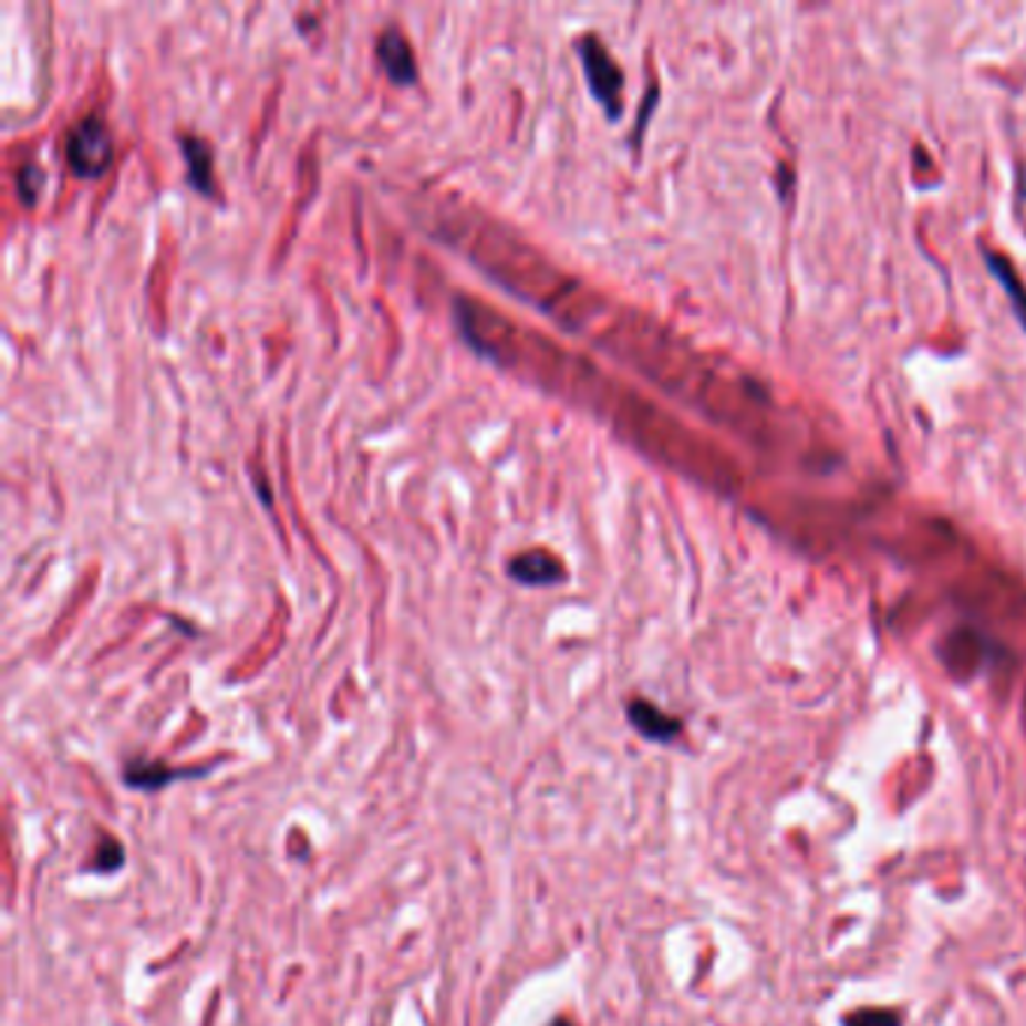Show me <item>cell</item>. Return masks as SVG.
Masks as SVG:
<instances>
[{
  "label": "cell",
  "mask_w": 1026,
  "mask_h": 1026,
  "mask_svg": "<svg viewBox=\"0 0 1026 1026\" xmlns=\"http://www.w3.org/2000/svg\"><path fill=\"white\" fill-rule=\"evenodd\" d=\"M576 52L581 58L584 75H588V85L593 96L599 100V106L609 112V118H621L623 103V73L621 66L614 64V58L609 49L599 43L597 37H581L576 43Z\"/></svg>",
  "instance_id": "6da1fadb"
},
{
  "label": "cell",
  "mask_w": 1026,
  "mask_h": 1026,
  "mask_svg": "<svg viewBox=\"0 0 1026 1026\" xmlns=\"http://www.w3.org/2000/svg\"><path fill=\"white\" fill-rule=\"evenodd\" d=\"M112 136L103 121L91 115V118L79 121L70 136H66V163L75 178H96L108 169L112 163Z\"/></svg>",
  "instance_id": "7a4b0ae2"
},
{
  "label": "cell",
  "mask_w": 1026,
  "mask_h": 1026,
  "mask_svg": "<svg viewBox=\"0 0 1026 1026\" xmlns=\"http://www.w3.org/2000/svg\"><path fill=\"white\" fill-rule=\"evenodd\" d=\"M208 770H215V761H208L203 768H169L166 761L154 759H129L124 765V786L133 791H160L172 786L175 780H196L205 777Z\"/></svg>",
  "instance_id": "3957f363"
},
{
  "label": "cell",
  "mask_w": 1026,
  "mask_h": 1026,
  "mask_svg": "<svg viewBox=\"0 0 1026 1026\" xmlns=\"http://www.w3.org/2000/svg\"><path fill=\"white\" fill-rule=\"evenodd\" d=\"M376 54L383 64L388 82L397 87H406L416 82V54L406 43V37L397 28H385L376 40Z\"/></svg>",
  "instance_id": "277c9868"
},
{
  "label": "cell",
  "mask_w": 1026,
  "mask_h": 1026,
  "mask_svg": "<svg viewBox=\"0 0 1026 1026\" xmlns=\"http://www.w3.org/2000/svg\"><path fill=\"white\" fill-rule=\"evenodd\" d=\"M506 572L512 576V581L527 584V588H551V584H560L567 576L563 563L546 551H525V555L512 557Z\"/></svg>",
  "instance_id": "5b68a950"
},
{
  "label": "cell",
  "mask_w": 1026,
  "mask_h": 1026,
  "mask_svg": "<svg viewBox=\"0 0 1026 1026\" xmlns=\"http://www.w3.org/2000/svg\"><path fill=\"white\" fill-rule=\"evenodd\" d=\"M626 716H630L632 728L653 744H672L681 735V719H674L644 698H632L626 705Z\"/></svg>",
  "instance_id": "8992f818"
},
{
  "label": "cell",
  "mask_w": 1026,
  "mask_h": 1026,
  "mask_svg": "<svg viewBox=\"0 0 1026 1026\" xmlns=\"http://www.w3.org/2000/svg\"><path fill=\"white\" fill-rule=\"evenodd\" d=\"M182 154L187 163V178L203 196H217L215 184V151L199 136H182Z\"/></svg>",
  "instance_id": "52a82bcc"
},
{
  "label": "cell",
  "mask_w": 1026,
  "mask_h": 1026,
  "mask_svg": "<svg viewBox=\"0 0 1026 1026\" xmlns=\"http://www.w3.org/2000/svg\"><path fill=\"white\" fill-rule=\"evenodd\" d=\"M987 266H991V271L999 278L1005 292H1008V299H1012V304H1015L1017 320L1026 325V287L1020 283V278H1017V271L1012 268V262H1008L1005 257H999V253H987Z\"/></svg>",
  "instance_id": "ba28073f"
},
{
  "label": "cell",
  "mask_w": 1026,
  "mask_h": 1026,
  "mask_svg": "<svg viewBox=\"0 0 1026 1026\" xmlns=\"http://www.w3.org/2000/svg\"><path fill=\"white\" fill-rule=\"evenodd\" d=\"M124 867V846L121 840H115L112 835H100V843H96L94 861H91V873H100V877H108V873H115Z\"/></svg>",
  "instance_id": "9c48e42d"
},
{
  "label": "cell",
  "mask_w": 1026,
  "mask_h": 1026,
  "mask_svg": "<svg viewBox=\"0 0 1026 1026\" xmlns=\"http://www.w3.org/2000/svg\"><path fill=\"white\" fill-rule=\"evenodd\" d=\"M43 184L45 175L37 169V166H22V169L15 172V193H19V199H22V205H28V208L37 205Z\"/></svg>",
  "instance_id": "30bf717a"
},
{
  "label": "cell",
  "mask_w": 1026,
  "mask_h": 1026,
  "mask_svg": "<svg viewBox=\"0 0 1026 1026\" xmlns=\"http://www.w3.org/2000/svg\"><path fill=\"white\" fill-rule=\"evenodd\" d=\"M843 1026H900V1015L891 1008H861L846 1017Z\"/></svg>",
  "instance_id": "8fae6325"
},
{
  "label": "cell",
  "mask_w": 1026,
  "mask_h": 1026,
  "mask_svg": "<svg viewBox=\"0 0 1026 1026\" xmlns=\"http://www.w3.org/2000/svg\"><path fill=\"white\" fill-rule=\"evenodd\" d=\"M548 1026H576V1024H572V1020H567V1017H557V1020H551Z\"/></svg>",
  "instance_id": "7c38bea8"
}]
</instances>
